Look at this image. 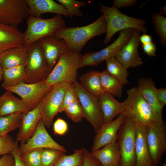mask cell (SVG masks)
<instances>
[{"label":"cell","instance_id":"6da1fadb","mask_svg":"<svg viewBox=\"0 0 166 166\" xmlns=\"http://www.w3.org/2000/svg\"><path fill=\"white\" fill-rule=\"evenodd\" d=\"M107 30L106 20L102 14L88 25L60 29L56 30L52 36L64 40L69 51L80 53L87 42L94 37L106 34Z\"/></svg>","mask_w":166,"mask_h":166},{"label":"cell","instance_id":"7a4b0ae2","mask_svg":"<svg viewBox=\"0 0 166 166\" xmlns=\"http://www.w3.org/2000/svg\"><path fill=\"white\" fill-rule=\"evenodd\" d=\"M127 93V97L124 101L125 108L121 113L125 118L136 124L148 127L158 122L152 108L136 87L128 89Z\"/></svg>","mask_w":166,"mask_h":166},{"label":"cell","instance_id":"3957f363","mask_svg":"<svg viewBox=\"0 0 166 166\" xmlns=\"http://www.w3.org/2000/svg\"><path fill=\"white\" fill-rule=\"evenodd\" d=\"M100 10L104 15L107 24L106 36L104 41L106 44L117 32L129 28H134L143 33H146L148 29L145 26L147 21L125 15L118 9L112 6L100 5Z\"/></svg>","mask_w":166,"mask_h":166},{"label":"cell","instance_id":"277c9868","mask_svg":"<svg viewBox=\"0 0 166 166\" xmlns=\"http://www.w3.org/2000/svg\"><path fill=\"white\" fill-rule=\"evenodd\" d=\"M82 54L69 51L62 55L45 80L50 86L57 84H72L77 81Z\"/></svg>","mask_w":166,"mask_h":166},{"label":"cell","instance_id":"5b68a950","mask_svg":"<svg viewBox=\"0 0 166 166\" xmlns=\"http://www.w3.org/2000/svg\"><path fill=\"white\" fill-rule=\"evenodd\" d=\"M27 29L24 33V45L26 47L42 38L53 35L58 29L66 27L64 19L58 14L49 19L30 16L27 18Z\"/></svg>","mask_w":166,"mask_h":166},{"label":"cell","instance_id":"8992f818","mask_svg":"<svg viewBox=\"0 0 166 166\" xmlns=\"http://www.w3.org/2000/svg\"><path fill=\"white\" fill-rule=\"evenodd\" d=\"M27 57L25 65V83H33L45 80L51 72L39 40L27 46Z\"/></svg>","mask_w":166,"mask_h":166},{"label":"cell","instance_id":"52a82bcc","mask_svg":"<svg viewBox=\"0 0 166 166\" xmlns=\"http://www.w3.org/2000/svg\"><path fill=\"white\" fill-rule=\"evenodd\" d=\"M136 125L125 118L117 135L121 153L120 166H136Z\"/></svg>","mask_w":166,"mask_h":166},{"label":"cell","instance_id":"ba28073f","mask_svg":"<svg viewBox=\"0 0 166 166\" xmlns=\"http://www.w3.org/2000/svg\"><path fill=\"white\" fill-rule=\"evenodd\" d=\"M71 84L82 108L84 118L91 124L97 133L104 124L98 97L87 91L77 81Z\"/></svg>","mask_w":166,"mask_h":166},{"label":"cell","instance_id":"9c48e42d","mask_svg":"<svg viewBox=\"0 0 166 166\" xmlns=\"http://www.w3.org/2000/svg\"><path fill=\"white\" fill-rule=\"evenodd\" d=\"M135 29L129 28L119 31V35L111 44L97 52L91 51L82 55L80 68L86 66H98L104 61L115 57L117 53L128 41Z\"/></svg>","mask_w":166,"mask_h":166},{"label":"cell","instance_id":"30bf717a","mask_svg":"<svg viewBox=\"0 0 166 166\" xmlns=\"http://www.w3.org/2000/svg\"><path fill=\"white\" fill-rule=\"evenodd\" d=\"M71 84L61 83L55 84L44 95L39 104L41 119L45 125L49 128L55 115L58 113L65 92Z\"/></svg>","mask_w":166,"mask_h":166},{"label":"cell","instance_id":"8fae6325","mask_svg":"<svg viewBox=\"0 0 166 166\" xmlns=\"http://www.w3.org/2000/svg\"><path fill=\"white\" fill-rule=\"evenodd\" d=\"M147 142L154 166H157L166 150V127L165 123L155 122L148 126Z\"/></svg>","mask_w":166,"mask_h":166},{"label":"cell","instance_id":"7c38bea8","mask_svg":"<svg viewBox=\"0 0 166 166\" xmlns=\"http://www.w3.org/2000/svg\"><path fill=\"white\" fill-rule=\"evenodd\" d=\"M30 16L26 0H0V22L17 27Z\"/></svg>","mask_w":166,"mask_h":166},{"label":"cell","instance_id":"4fadbf2b","mask_svg":"<svg viewBox=\"0 0 166 166\" xmlns=\"http://www.w3.org/2000/svg\"><path fill=\"white\" fill-rule=\"evenodd\" d=\"M52 87L43 80L33 83L23 82L4 89L19 96L32 110L38 105L43 96Z\"/></svg>","mask_w":166,"mask_h":166},{"label":"cell","instance_id":"5bb4252c","mask_svg":"<svg viewBox=\"0 0 166 166\" xmlns=\"http://www.w3.org/2000/svg\"><path fill=\"white\" fill-rule=\"evenodd\" d=\"M18 148L21 155L29 150L36 148H53L65 153L66 152L64 147L57 143L49 135L41 118L33 135L25 143H21Z\"/></svg>","mask_w":166,"mask_h":166},{"label":"cell","instance_id":"9a60e30c","mask_svg":"<svg viewBox=\"0 0 166 166\" xmlns=\"http://www.w3.org/2000/svg\"><path fill=\"white\" fill-rule=\"evenodd\" d=\"M140 31L135 29L131 38L117 53L115 57L126 69L143 64L138 50Z\"/></svg>","mask_w":166,"mask_h":166},{"label":"cell","instance_id":"2e32d148","mask_svg":"<svg viewBox=\"0 0 166 166\" xmlns=\"http://www.w3.org/2000/svg\"><path fill=\"white\" fill-rule=\"evenodd\" d=\"M39 41L51 71L61 56L69 51L68 47L64 40L58 39L52 35L45 37Z\"/></svg>","mask_w":166,"mask_h":166},{"label":"cell","instance_id":"e0dca14e","mask_svg":"<svg viewBox=\"0 0 166 166\" xmlns=\"http://www.w3.org/2000/svg\"><path fill=\"white\" fill-rule=\"evenodd\" d=\"M125 118L122 114L115 120L104 124L96 133L91 148V152L97 150L117 139V135Z\"/></svg>","mask_w":166,"mask_h":166},{"label":"cell","instance_id":"ac0fdd59","mask_svg":"<svg viewBox=\"0 0 166 166\" xmlns=\"http://www.w3.org/2000/svg\"><path fill=\"white\" fill-rule=\"evenodd\" d=\"M136 87L137 90L152 109L158 122H163L162 112L163 107L157 100L155 83L150 78L139 79Z\"/></svg>","mask_w":166,"mask_h":166},{"label":"cell","instance_id":"d6986e66","mask_svg":"<svg viewBox=\"0 0 166 166\" xmlns=\"http://www.w3.org/2000/svg\"><path fill=\"white\" fill-rule=\"evenodd\" d=\"M41 118L40 105L26 114H23L18 128L16 141L25 143L34 133Z\"/></svg>","mask_w":166,"mask_h":166},{"label":"cell","instance_id":"ffe728a7","mask_svg":"<svg viewBox=\"0 0 166 166\" xmlns=\"http://www.w3.org/2000/svg\"><path fill=\"white\" fill-rule=\"evenodd\" d=\"M136 166H154L147 142L148 127L136 124Z\"/></svg>","mask_w":166,"mask_h":166},{"label":"cell","instance_id":"44dd1931","mask_svg":"<svg viewBox=\"0 0 166 166\" xmlns=\"http://www.w3.org/2000/svg\"><path fill=\"white\" fill-rule=\"evenodd\" d=\"M24 34L16 27L0 22V54L24 45Z\"/></svg>","mask_w":166,"mask_h":166},{"label":"cell","instance_id":"7402d4cb","mask_svg":"<svg viewBox=\"0 0 166 166\" xmlns=\"http://www.w3.org/2000/svg\"><path fill=\"white\" fill-rule=\"evenodd\" d=\"M29 7L30 16L41 18L42 14L53 13L69 17L65 8L53 0H26Z\"/></svg>","mask_w":166,"mask_h":166},{"label":"cell","instance_id":"603a6c76","mask_svg":"<svg viewBox=\"0 0 166 166\" xmlns=\"http://www.w3.org/2000/svg\"><path fill=\"white\" fill-rule=\"evenodd\" d=\"M98 102L102 113L104 124L113 120L118 114L121 113L124 109L125 105L124 102L117 100L114 96L109 93L104 92L99 97Z\"/></svg>","mask_w":166,"mask_h":166},{"label":"cell","instance_id":"cb8c5ba5","mask_svg":"<svg viewBox=\"0 0 166 166\" xmlns=\"http://www.w3.org/2000/svg\"><path fill=\"white\" fill-rule=\"evenodd\" d=\"M91 153L102 166H120L121 153L117 139Z\"/></svg>","mask_w":166,"mask_h":166},{"label":"cell","instance_id":"d4e9b609","mask_svg":"<svg viewBox=\"0 0 166 166\" xmlns=\"http://www.w3.org/2000/svg\"><path fill=\"white\" fill-rule=\"evenodd\" d=\"M0 97L2 103L0 107V116L15 113L26 114L31 110L25 101L14 96L9 90H6Z\"/></svg>","mask_w":166,"mask_h":166},{"label":"cell","instance_id":"484cf974","mask_svg":"<svg viewBox=\"0 0 166 166\" xmlns=\"http://www.w3.org/2000/svg\"><path fill=\"white\" fill-rule=\"evenodd\" d=\"M27 57L26 46H23L9 49L0 54V65L3 69L25 65Z\"/></svg>","mask_w":166,"mask_h":166},{"label":"cell","instance_id":"4316f807","mask_svg":"<svg viewBox=\"0 0 166 166\" xmlns=\"http://www.w3.org/2000/svg\"><path fill=\"white\" fill-rule=\"evenodd\" d=\"M100 73L98 70L89 71L82 74L79 79V83L82 87L97 97L104 92L101 84Z\"/></svg>","mask_w":166,"mask_h":166},{"label":"cell","instance_id":"83f0119b","mask_svg":"<svg viewBox=\"0 0 166 166\" xmlns=\"http://www.w3.org/2000/svg\"><path fill=\"white\" fill-rule=\"evenodd\" d=\"M26 79L25 65L3 69V81L2 87L4 89L13 87L21 83H25Z\"/></svg>","mask_w":166,"mask_h":166},{"label":"cell","instance_id":"f1b7e54d","mask_svg":"<svg viewBox=\"0 0 166 166\" xmlns=\"http://www.w3.org/2000/svg\"><path fill=\"white\" fill-rule=\"evenodd\" d=\"M100 78L104 92L115 97H121L124 85L119 80L106 70L100 72Z\"/></svg>","mask_w":166,"mask_h":166},{"label":"cell","instance_id":"f546056e","mask_svg":"<svg viewBox=\"0 0 166 166\" xmlns=\"http://www.w3.org/2000/svg\"><path fill=\"white\" fill-rule=\"evenodd\" d=\"M105 70L110 74L119 80L124 85L128 83V72L115 57L109 58L105 60Z\"/></svg>","mask_w":166,"mask_h":166},{"label":"cell","instance_id":"4dcf8cb0","mask_svg":"<svg viewBox=\"0 0 166 166\" xmlns=\"http://www.w3.org/2000/svg\"><path fill=\"white\" fill-rule=\"evenodd\" d=\"M23 114L15 113L0 116V136L7 135L18 128Z\"/></svg>","mask_w":166,"mask_h":166},{"label":"cell","instance_id":"1f68e13d","mask_svg":"<svg viewBox=\"0 0 166 166\" xmlns=\"http://www.w3.org/2000/svg\"><path fill=\"white\" fill-rule=\"evenodd\" d=\"M152 21L155 29L156 34L159 37L161 45L166 46V18L159 13H153Z\"/></svg>","mask_w":166,"mask_h":166},{"label":"cell","instance_id":"d6a6232c","mask_svg":"<svg viewBox=\"0 0 166 166\" xmlns=\"http://www.w3.org/2000/svg\"><path fill=\"white\" fill-rule=\"evenodd\" d=\"M83 162L81 149H75L71 154H63L53 166H82Z\"/></svg>","mask_w":166,"mask_h":166},{"label":"cell","instance_id":"836d02e7","mask_svg":"<svg viewBox=\"0 0 166 166\" xmlns=\"http://www.w3.org/2000/svg\"><path fill=\"white\" fill-rule=\"evenodd\" d=\"M56 1L65 8L69 17L70 18H72L74 16L82 17L83 14L80 8L87 5L86 2L83 1L57 0Z\"/></svg>","mask_w":166,"mask_h":166},{"label":"cell","instance_id":"e575fe53","mask_svg":"<svg viewBox=\"0 0 166 166\" xmlns=\"http://www.w3.org/2000/svg\"><path fill=\"white\" fill-rule=\"evenodd\" d=\"M65 153L55 149H43L41 154V166H53Z\"/></svg>","mask_w":166,"mask_h":166},{"label":"cell","instance_id":"d590c367","mask_svg":"<svg viewBox=\"0 0 166 166\" xmlns=\"http://www.w3.org/2000/svg\"><path fill=\"white\" fill-rule=\"evenodd\" d=\"M43 148H36L29 150L21 155L26 166H41V157Z\"/></svg>","mask_w":166,"mask_h":166},{"label":"cell","instance_id":"8d00e7d4","mask_svg":"<svg viewBox=\"0 0 166 166\" xmlns=\"http://www.w3.org/2000/svg\"><path fill=\"white\" fill-rule=\"evenodd\" d=\"M64 112L69 119L75 123L80 122L84 118L83 110L78 99L67 106Z\"/></svg>","mask_w":166,"mask_h":166},{"label":"cell","instance_id":"74e56055","mask_svg":"<svg viewBox=\"0 0 166 166\" xmlns=\"http://www.w3.org/2000/svg\"><path fill=\"white\" fill-rule=\"evenodd\" d=\"M78 99L76 93L71 84L65 92L58 113L64 112L67 106Z\"/></svg>","mask_w":166,"mask_h":166},{"label":"cell","instance_id":"f35d334b","mask_svg":"<svg viewBox=\"0 0 166 166\" xmlns=\"http://www.w3.org/2000/svg\"><path fill=\"white\" fill-rule=\"evenodd\" d=\"M15 141L12 137L8 135L0 136V156L10 154L14 147Z\"/></svg>","mask_w":166,"mask_h":166},{"label":"cell","instance_id":"ab89813d","mask_svg":"<svg viewBox=\"0 0 166 166\" xmlns=\"http://www.w3.org/2000/svg\"><path fill=\"white\" fill-rule=\"evenodd\" d=\"M53 129L55 134L63 136L67 132L68 126L66 121L64 120L59 118L53 123Z\"/></svg>","mask_w":166,"mask_h":166},{"label":"cell","instance_id":"60d3db41","mask_svg":"<svg viewBox=\"0 0 166 166\" xmlns=\"http://www.w3.org/2000/svg\"><path fill=\"white\" fill-rule=\"evenodd\" d=\"M83 153V162L82 166H102L101 164L86 148H81Z\"/></svg>","mask_w":166,"mask_h":166},{"label":"cell","instance_id":"b9f144b4","mask_svg":"<svg viewBox=\"0 0 166 166\" xmlns=\"http://www.w3.org/2000/svg\"><path fill=\"white\" fill-rule=\"evenodd\" d=\"M137 0H114L112 7L119 9L120 8H127L135 5Z\"/></svg>","mask_w":166,"mask_h":166},{"label":"cell","instance_id":"7bdbcfd3","mask_svg":"<svg viewBox=\"0 0 166 166\" xmlns=\"http://www.w3.org/2000/svg\"><path fill=\"white\" fill-rule=\"evenodd\" d=\"M18 142L17 141H15L13 148L10 153L13 156L14 159V166H26L20 157L21 154Z\"/></svg>","mask_w":166,"mask_h":166},{"label":"cell","instance_id":"ee69618b","mask_svg":"<svg viewBox=\"0 0 166 166\" xmlns=\"http://www.w3.org/2000/svg\"><path fill=\"white\" fill-rule=\"evenodd\" d=\"M142 47L144 52L150 57L156 56L157 47L156 44L153 42L142 44Z\"/></svg>","mask_w":166,"mask_h":166},{"label":"cell","instance_id":"f6af8a7d","mask_svg":"<svg viewBox=\"0 0 166 166\" xmlns=\"http://www.w3.org/2000/svg\"><path fill=\"white\" fill-rule=\"evenodd\" d=\"M14 157L11 154L4 155L0 158V166H14Z\"/></svg>","mask_w":166,"mask_h":166},{"label":"cell","instance_id":"bcb514c9","mask_svg":"<svg viewBox=\"0 0 166 166\" xmlns=\"http://www.w3.org/2000/svg\"><path fill=\"white\" fill-rule=\"evenodd\" d=\"M156 95L159 104L164 108L166 105V89L165 88L157 89Z\"/></svg>","mask_w":166,"mask_h":166},{"label":"cell","instance_id":"7dc6e473","mask_svg":"<svg viewBox=\"0 0 166 166\" xmlns=\"http://www.w3.org/2000/svg\"><path fill=\"white\" fill-rule=\"evenodd\" d=\"M139 40L142 44H144L152 42V38L151 35L144 33L142 35H140Z\"/></svg>","mask_w":166,"mask_h":166},{"label":"cell","instance_id":"c3c4849f","mask_svg":"<svg viewBox=\"0 0 166 166\" xmlns=\"http://www.w3.org/2000/svg\"><path fill=\"white\" fill-rule=\"evenodd\" d=\"M160 14L163 15L166 14V5L164 6H161L160 7Z\"/></svg>","mask_w":166,"mask_h":166},{"label":"cell","instance_id":"681fc988","mask_svg":"<svg viewBox=\"0 0 166 166\" xmlns=\"http://www.w3.org/2000/svg\"><path fill=\"white\" fill-rule=\"evenodd\" d=\"M3 69L0 65V81L3 79Z\"/></svg>","mask_w":166,"mask_h":166},{"label":"cell","instance_id":"f907efd6","mask_svg":"<svg viewBox=\"0 0 166 166\" xmlns=\"http://www.w3.org/2000/svg\"><path fill=\"white\" fill-rule=\"evenodd\" d=\"M2 103V100L1 98L0 97V107Z\"/></svg>","mask_w":166,"mask_h":166},{"label":"cell","instance_id":"816d5d0a","mask_svg":"<svg viewBox=\"0 0 166 166\" xmlns=\"http://www.w3.org/2000/svg\"><path fill=\"white\" fill-rule=\"evenodd\" d=\"M161 166H166V162H165Z\"/></svg>","mask_w":166,"mask_h":166},{"label":"cell","instance_id":"f5cc1de1","mask_svg":"<svg viewBox=\"0 0 166 166\" xmlns=\"http://www.w3.org/2000/svg\"></svg>","mask_w":166,"mask_h":166}]
</instances>
